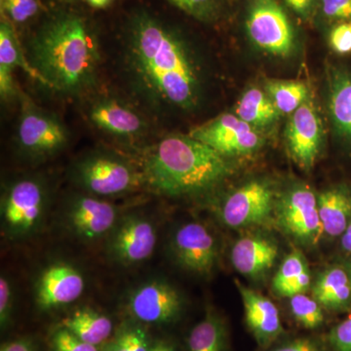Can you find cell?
I'll use <instances>...</instances> for the list:
<instances>
[{
    "label": "cell",
    "instance_id": "cell-17",
    "mask_svg": "<svg viewBox=\"0 0 351 351\" xmlns=\"http://www.w3.org/2000/svg\"><path fill=\"white\" fill-rule=\"evenodd\" d=\"M85 288L83 276L66 263L50 265L39 277L36 304L41 311L66 306L80 299Z\"/></svg>",
    "mask_w": 351,
    "mask_h": 351
},
{
    "label": "cell",
    "instance_id": "cell-27",
    "mask_svg": "<svg viewBox=\"0 0 351 351\" xmlns=\"http://www.w3.org/2000/svg\"><path fill=\"white\" fill-rule=\"evenodd\" d=\"M226 334L223 321L218 315L206 313L205 317L189 332L188 351H226Z\"/></svg>",
    "mask_w": 351,
    "mask_h": 351
},
{
    "label": "cell",
    "instance_id": "cell-10",
    "mask_svg": "<svg viewBox=\"0 0 351 351\" xmlns=\"http://www.w3.org/2000/svg\"><path fill=\"white\" fill-rule=\"evenodd\" d=\"M189 136L223 156H245L262 147V136L237 115L225 113L193 128Z\"/></svg>",
    "mask_w": 351,
    "mask_h": 351
},
{
    "label": "cell",
    "instance_id": "cell-16",
    "mask_svg": "<svg viewBox=\"0 0 351 351\" xmlns=\"http://www.w3.org/2000/svg\"><path fill=\"white\" fill-rule=\"evenodd\" d=\"M69 228L80 239H100L119 223V210L107 201L93 196H75L66 209Z\"/></svg>",
    "mask_w": 351,
    "mask_h": 351
},
{
    "label": "cell",
    "instance_id": "cell-19",
    "mask_svg": "<svg viewBox=\"0 0 351 351\" xmlns=\"http://www.w3.org/2000/svg\"><path fill=\"white\" fill-rule=\"evenodd\" d=\"M278 248L274 241L260 235L246 237L233 245L232 262L242 276L258 279L267 274L276 263Z\"/></svg>",
    "mask_w": 351,
    "mask_h": 351
},
{
    "label": "cell",
    "instance_id": "cell-26",
    "mask_svg": "<svg viewBox=\"0 0 351 351\" xmlns=\"http://www.w3.org/2000/svg\"><path fill=\"white\" fill-rule=\"evenodd\" d=\"M0 66H7L13 71L17 68L22 69L32 78L46 87L43 78L32 68L29 58L25 56L12 23L4 17L0 23Z\"/></svg>",
    "mask_w": 351,
    "mask_h": 351
},
{
    "label": "cell",
    "instance_id": "cell-1",
    "mask_svg": "<svg viewBox=\"0 0 351 351\" xmlns=\"http://www.w3.org/2000/svg\"><path fill=\"white\" fill-rule=\"evenodd\" d=\"M117 69L134 105L149 117L195 110L201 69L184 36L145 8L130 13L120 38Z\"/></svg>",
    "mask_w": 351,
    "mask_h": 351
},
{
    "label": "cell",
    "instance_id": "cell-8",
    "mask_svg": "<svg viewBox=\"0 0 351 351\" xmlns=\"http://www.w3.org/2000/svg\"><path fill=\"white\" fill-rule=\"evenodd\" d=\"M47 205V189L41 180L25 178L13 182L1 202L2 226L12 237L34 232Z\"/></svg>",
    "mask_w": 351,
    "mask_h": 351
},
{
    "label": "cell",
    "instance_id": "cell-37",
    "mask_svg": "<svg viewBox=\"0 0 351 351\" xmlns=\"http://www.w3.org/2000/svg\"><path fill=\"white\" fill-rule=\"evenodd\" d=\"M12 306V288L6 277L1 276L0 278V327L2 331L6 330L10 324Z\"/></svg>",
    "mask_w": 351,
    "mask_h": 351
},
{
    "label": "cell",
    "instance_id": "cell-40",
    "mask_svg": "<svg viewBox=\"0 0 351 351\" xmlns=\"http://www.w3.org/2000/svg\"><path fill=\"white\" fill-rule=\"evenodd\" d=\"M299 17L304 20L311 19L313 13L314 0H284Z\"/></svg>",
    "mask_w": 351,
    "mask_h": 351
},
{
    "label": "cell",
    "instance_id": "cell-7",
    "mask_svg": "<svg viewBox=\"0 0 351 351\" xmlns=\"http://www.w3.org/2000/svg\"><path fill=\"white\" fill-rule=\"evenodd\" d=\"M84 114L96 130L117 140H136L149 133L145 113L133 103L113 95L92 97L85 106Z\"/></svg>",
    "mask_w": 351,
    "mask_h": 351
},
{
    "label": "cell",
    "instance_id": "cell-3",
    "mask_svg": "<svg viewBox=\"0 0 351 351\" xmlns=\"http://www.w3.org/2000/svg\"><path fill=\"white\" fill-rule=\"evenodd\" d=\"M232 172L226 157L189 135L166 136L152 147L144 162L145 181L168 196L202 193Z\"/></svg>",
    "mask_w": 351,
    "mask_h": 351
},
{
    "label": "cell",
    "instance_id": "cell-41",
    "mask_svg": "<svg viewBox=\"0 0 351 351\" xmlns=\"http://www.w3.org/2000/svg\"><path fill=\"white\" fill-rule=\"evenodd\" d=\"M0 351H34V343L29 338L13 339L3 343Z\"/></svg>",
    "mask_w": 351,
    "mask_h": 351
},
{
    "label": "cell",
    "instance_id": "cell-36",
    "mask_svg": "<svg viewBox=\"0 0 351 351\" xmlns=\"http://www.w3.org/2000/svg\"><path fill=\"white\" fill-rule=\"evenodd\" d=\"M330 44L335 52L339 54L351 53V22L341 23L332 27Z\"/></svg>",
    "mask_w": 351,
    "mask_h": 351
},
{
    "label": "cell",
    "instance_id": "cell-22",
    "mask_svg": "<svg viewBox=\"0 0 351 351\" xmlns=\"http://www.w3.org/2000/svg\"><path fill=\"white\" fill-rule=\"evenodd\" d=\"M62 326L66 328L85 343L103 346L112 338V321L105 314L92 308H80L64 318Z\"/></svg>",
    "mask_w": 351,
    "mask_h": 351
},
{
    "label": "cell",
    "instance_id": "cell-38",
    "mask_svg": "<svg viewBox=\"0 0 351 351\" xmlns=\"http://www.w3.org/2000/svg\"><path fill=\"white\" fill-rule=\"evenodd\" d=\"M0 95L3 101L13 100L20 97L19 89L14 80L13 69L0 66Z\"/></svg>",
    "mask_w": 351,
    "mask_h": 351
},
{
    "label": "cell",
    "instance_id": "cell-6",
    "mask_svg": "<svg viewBox=\"0 0 351 351\" xmlns=\"http://www.w3.org/2000/svg\"><path fill=\"white\" fill-rule=\"evenodd\" d=\"M73 177L87 193L112 196L130 191L140 182V175L124 159L106 152H95L76 163Z\"/></svg>",
    "mask_w": 351,
    "mask_h": 351
},
{
    "label": "cell",
    "instance_id": "cell-42",
    "mask_svg": "<svg viewBox=\"0 0 351 351\" xmlns=\"http://www.w3.org/2000/svg\"><path fill=\"white\" fill-rule=\"evenodd\" d=\"M149 351H178L177 348L168 339H156L152 341L151 350Z\"/></svg>",
    "mask_w": 351,
    "mask_h": 351
},
{
    "label": "cell",
    "instance_id": "cell-5",
    "mask_svg": "<svg viewBox=\"0 0 351 351\" xmlns=\"http://www.w3.org/2000/svg\"><path fill=\"white\" fill-rule=\"evenodd\" d=\"M246 29L252 43L274 56L288 57L295 49L294 27L278 0H249Z\"/></svg>",
    "mask_w": 351,
    "mask_h": 351
},
{
    "label": "cell",
    "instance_id": "cell-2",
    "mask_svg": "<svg viewBox=\"0 0 351 351\" xmlns=\"http://www.w3.org/2000/svg\"><path fill=\"white\" fill-rule=\"evenodd\" d=\"M27 55L46 87L58 93L75 98L96 89L101 62L98 38L75 11L48 15L29 39Z\"/></svg>",
    "mask_w": 351,
    "mask_h": 351
},
{
    "label": "cell",
    "instance_id": "cell-9",
    "mask_svg": "<svg viewBox=\"0 0 351 351\" xmlns=\"http://www.w3.org/2000/svg\"><path fill=\"white\" fill-rule=\"evenodd\" d=\"M278 225L300 243L311 246L324 233L317 196L306 186H293L276 202Z\"/></svg>",
    "mask_w": 351,
    "mask_h": 351
},
{
    "label": "cell",
    "instance_id": "cell-21",
    "mask_svg": "<svg viewBox=\"0 0 351 351\" xmlns=\"http://www.w3.org/2000/svg\"><path fill=\"white\" fill-rule=\"evenodd\" d=\"M313 299L321 306L332 311L346 308L351 302L350 274L341 267H330L316 279L313 287Z\"/></svg>",
    "mask_w": 351,
    "mask_h": 351
},
{
    "label": "cell",
    "instance_id": "cell-28",
    "mask_svg": "<svg viewBox=\"0 0 351 351\" xmlns=\"http://www.w3.org/2000/svg\"><path fill=\"white\" fill-rule=\"evenodd\" d=\"M265 91L281 114L294 112L309 99L306 83L297 80H269Z\"/></svg>",
    "mask_w": 351,
    "mask_h": 351
},
{
    "label": "cell",
    "instance_id": "cell-25",
    "mask_svg": "<svg viewBox=\"0 0 351 351\" xmlns=\"http://www.w3.org/2000/svg\"><path fill=\"white\" fill-rule=\"evenodd\" d=\"M237 115L255 128L271 125L279 119L281 113L269 95L258 88H251L240 99Z\"/></svg>",
    "mask_w": 351,
    "mask_h": 351
},
{
    "label": "cell",
    "instance_id": "cell-39",
    "mask_svg": "<svg viewBox=\"0 0 351 351\" xmlns=\"http://www.w3.org/2000/svg\"><path fill=\"white\" fill-rule=\"evenodd\" d=\"M272 351H323L322 348L315 339L300 338L292 339L283 345L277 346Z\"/></svg>",
    "mask_w": 351,
    "mask_h": 351
},
{
    "label": "cell",
    "instance_id": "cell-15",
    "mask_svg": "<svg viewBox=\"0 0 351 351\" xmlns=\"http://www.w3.org/2000/svg\"><path fill=\"white\" fill-rule=\"evenodd\" d=\"M285 135L295 162L311 169L319 154L323 130L319 115L309 99L291 115Z\"/></svg>",
    "mask_w": 351,
    "mask_h": 351
},
{
    "label": "cell",
    "instance_id": "cell-23",
    "mask_svg": "<svg viewBox=\"0 0 351 351\" xmlns=\"http://www.w3.org/2000/svg\"><path fill=\"white\" fill-rule=\"evenodd\" d=\"M311 285V274L300 252H292L284 258L272 280L274 292L280 297L304 294Z\"/></svg>",
    "mask_w": 351,
    "mask_h": 351
},
{
    "label": "cell",
    "instance_id": "cell-34",
    "mask_svg": "<svg viewBox=\"0 0 351 351\" xmlns=\"http://www.w3.org/2000/svg\"><path fill=\"white\" fill-rule=\"evenodd\" d=\"M328 341L334 351H351V313L332 328Z\"/></svg>",
    "mask_w": 351,
    "mask_h": 351
},
{
    "label": "cell",
    "instance_id": "cell-29",
    "mask_svg": "<svg viewBox=\"0 0 351 351\" xmlns=\"http://www.w3.org/2000/svg\"><path fill=\"white\" fill-rule=\"evenodd\" d=\"M152 341L140 323H125L112 338L101 346V351H149Z\"/></svg>",
    "mask_w": 351,
    "mask_h": 351
},
{
    "label": "cell",
    "instance_id": "cell-30",
    "mask_svg": "<svg viewBox=\"0 0 351 351\" xmlns=\"http://www.w3.org/2000/svg\"><path fill=\"white\" fill-rule=\"evenodd\" d=\"M290 309L295 322L306 329H317L324 322L322 307L313 298L306 294L290 298Z\"/></svg>",
    "mask_w": 351,
    "mask_h": 351
},
{
    "label": "cell",
    "instance_id": "cell-45",
    "mask_svg": "<svg viewBox=\"0 0 351 351\" xmlns=\"http://www.w3.org/2000/svg\"><path fill=\"white\" fill-rule=\"evenodd\" d=\"M348 274H350V277L351 279V263L350 265V267H348Z\"/></svg>",
    "mask_w": 351,
    "mask_h": 351
},
{
    "label": "cell",
    "instance_id": "cell-33",
    "mask_svg": "<svg viewBox=\"0 0 351 351\" xmlns=\"http://www.w3.org/2000/svg\"><path fill=\"white\" fill-rule=\"evenodd\" d=\"M50 346L52 351H101L99 346L85 343L64 326L52 332Z\"/></svg>",
    "mask_w": 351,
    "mask_h": 351
},
{
    "label": "cell",
    "instance_id": "cell-18",
    "mask_svg": "<svg viewBox=\"0 0 351 351\" xmlns=\"http://www.w3.org/2000/svg\"><path fill=\"white\" fill-rule=\"evenodd\" d=\"M243 302L245 321L258 346L267 348L284 332L280 313L267 297L235 280Z\"/></svg>",
    "mask_w": 351,
    "mask_h": 351
},
{
    "label": "cell",
    "instance_id": "cell-31",
    "mask_svg": "<svg viewBox=\"0 0 351 351\" xmlns=\"http://www.w3.org/2000/svg\"><path fill=\"white\" fill-rule=\"evenodd\" d=\"M182 12L200 22L211 23L219 15V0H167Z\"/></svg>",
    "mask_w": 351,
    "mask_h": 351
},
{
    "label": "cell",
    "instance_id": "cell-20",
    "mask_svg": "<svg viewBox=\"0 0 351 351\" xmlns=\"http://www.w3.org/2000/svg\"><path fill=\"white\" fill-rule=\"evenodd\" d=\"M318 209L324 233L343 235L351 219V195L343 188L326 189L317 196Z\"/></svg>",
    "mask_w": 351,
    "mask_h": 351
},
{
    "label": "cell",
    "instance_id": "cell-44",
    "mask_svg": "<svg viewBox=\"0 0 351 351\" xmlns=\"http://www.w3.org/2000/svg\"><path fill=\"white\" fill-rule=\"evenodd\" d=\"M88 5L96 9L106 8L112 3V0H85Z\"/></svg>",
    "mask_w": 351,
    "mask_h": 351
},
{
    "label": "cell",
    "instance_id": "cell-12",
    "mask_svg": "<svg viewBox=\"0 0 351 351\" xmlns=\"http://www.w3.org/2000/svg\"><path fill=\"white\" fill-rule=\"evenodd\" d=\"M182 299L171 284L151 280L133 291L128 306L138 322L149 325H168L179 319Z\"/></svg>",
    "mask_w": 351,
    "mask_h": 351
},
{
    "label": "cell",
    "instance_id": "cell-14",
    "mask_svg": "<svg viewBox=\"0 0 351 351\" xmlns=\"http://www.w3.org/2000/svg\"><path fill=\"white\" fill-rule=\"evenodd\" d=\"M172 248L184 269L204 276L213 271L218 250L213 235L202 223H189L178 228L173 237Z\"/></svg>",
    "mask_w": 351,
    "mask_h": 351
},
{
    "label": "cell",
    "instance_id": "cell-43",
    "mask_svg": "<svg viewBox=\"0 0 351 351\" xmlns=\"http://www.w3.org/2000/svg\"><path fill=\"white\" fill-rule=\"evenodd\" d=\"M341 246H343V250L351 254V219L346 232H343V237H341Z\"/></svg>",
    "mask_w": 351,
    "mask_h": 351
},
{
    "label": "cell",
    "instance_id": "cell-11",
    "mask_svg": "<svg viewBox=\"0 0 351 351\" xmlns=\"http://www.w3.org/2000/svg\"><path fill=\"white\" fill-rule=\"evenodd\" d=\"M276 196L271 186L263 181H251L230 193L223 201L219 217L232 228L265 223L276 209Z\"/></svg>",
    "mask_w": 351,
    "mask_h": 351
},
{
    "label": "cell",
    "instance_id": "cell-32",
    "mask_svg": "<svg viewBox=\"0 0 351 351\" xmlns=\"http://www.w3.org/2000/svg\"><path fill=\"white\" fill-rule=\"evenodd\" d=\"M0 6L2 17L16 24L27 22L40 11L38 0H0Z\"/></svg>",
    "mask_w": 351,
    "mask_h": 351
},
{
    "label": "cell",
    "instance_id": "cell-24",
    "mask_svg": "<svg viewBox=\"0 0 351 351\" xmlns=\"http://www.w3.org/2000/svg\"><path fill=\"white\" fill-rule=\"evenodd\" d=\"M329 110L339 133L351 141V75L346 71L331 76Z\"/></svg>",
    "mask_w": 351,
    "mask_h": 351
},
{
    "label": "cell",
    "instance_id": "cell-13",
    "mask_svg": "<svg viewBox=\"0 0 351 351\" xmlns=\"http://www.w3.org/2000/svg\"><path fill=\"white\" fill-rule=\"evenodd\" d=\"M156 245V226L138 215H128L114 226L108 243V252L117 262L136 265L147 260Z\"/></svg>",
    "mask_w": 351,
    "mask_h": 351
},
{
    "label": "cell",
    "instance_id": "cell-4",
    "mask_svg": "<svg viewBox=\"0 0 351 351\" xmlns=\"http://www.w3.org/2000/svg\"><path fill=\"white\" fill-rule=\"evenodd\" d=\"M20 101L16 144L21 154L32 160H44L63 151L69 134L61 119L38 107L27 95H21Z\"/></svg>",
    "mask_w": 351,
    "mask_h": 351
},
{
    "label": "cell",
    "instance_id": "cell-46",
    "mask_svg": "<svg viewBox=\"0 0 351 351\" xmlns=\"http://www.w3.org/2000/svg\"><path fill=\"white\" fill-rule=\"evenodd\" d=\"M62 1H68V0H62Z\"/></svg>",
    "mask_w": 351,
    "mask_h": 351
},
{
    "label": "cell",
    "instance_id": "cell-35",
    "mask_svg": "<svg viewBox=\"0 0 351 351\" xmlns=\"http://www.w3.org/2000/svg\"><path fill=\"white\" fill-rule=\"evenodd\" d=\"M320 7L328 19L351 22V0H320Z\"/></svg>",
    "mask_w": 351,
    "mask_h": 351
}]
</instances>
